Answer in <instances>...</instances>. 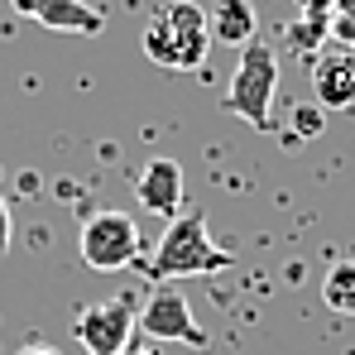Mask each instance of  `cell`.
Returning <instances> with one entry per match:
<instances>
[{"instance_id":"6da1fadb","label":"cell","mask_w":355,"mask_h":355,"mask_svg":"<svg viewBox=\"0 0 355 355\" xmlns=\"http://www.w3.org/2000/svg\"><path fill=\"white\" fill-rule=\"evenodd\" d=\"M139 44H144V58L168 72H197L211 53V15L197 0H168L149 15Z\"/></svg>"},{"instance_id":"7a4b0ae2","label":"cell","mask_w":355,"mask_h":355,"mask_svg":"<svg viewBox=\"0 0 355 355\" xmlns=\"http://www.w3.org/2000/svg\"><path fill=\"white\" fill-rule=\"evenodd\" d=\"M231 264H236V254L221 250V245L211 240L207 216H202V211H182V216H173V221L164 226V236H159V245H154L144 274H149L154 284H173V279H207V274H221V269H231Z\"/></svg>"},{"instance_id":"3957f363","label":"cell","mask_w":355,"mask_h":355,"mask_svg":"<svg viewBox=\"0 0 355 355\" xmlns=\"http://www.w3.org/2000/svg\"><path fill=\"white\" fill-rule=\"evenodd\" d=\"M274 92H279V53L254 39L240 49V62L226 87V111L254 130H274Z\"/></svg>"},{"instance_id":"277c9868","label":"cell","mask_w":355,"mask_h":355,"mask_svg":"<svg viewBox=\"0 0 355 355\" xmlns=\"http://www.w3.org/2000/svg\"><path fill=\"white\" fill-rule=\"evenodd\" d=\"M77 250H82V264H92L96 274L130 269L139 259V226L125 211H96V216L82 221Z\"/></svg>"},{"instance_id":"5b68a950","label":"cell","mask_w":355,"mask_h":355,"mask_svg":"<svg viewBox=\"0 0 355 355\" xmlns=\"http://www.w3.org/2000/svg\"><path fill=\"white\" fill-rule=\"evenodd\" d=\"M135 322H139L135 297H106V302H92L72 317V336L87 355H125L130 336H135Z\"/></svg>"},{"instance_id":"8992f818","label":"cell","mask_w":355,"mask_h":355,"mask_svg":"<svg viewBox=\"0 0 355 355\" xmlns=\"http://www.w3.org/2000/svg\"><path fill=\"white\" fill-rule=\"evenodd\" d=\"M135 327H139L144 336H154V341H178V346H192V351H207V346H211L207 331L197 327L187 297L178 293V288H164V284L139 302V322H135Z\"/></svg>"},{"instance_id":"52a82bcc","label":"cell","mask_w":355,"mask_h":355,"mask_svg":"<svg viewBox=\"0 0 355 355\" xmlns=\"http://www.w3.org/2000/svg\"><path fill=\"white\" fill-rule=\"evenodd\" d=\"M312 96L322 111H346L355 106V49H322L312 53Z\"/></svg>"},{"instance_id":"ba28073f","label":"cell","mask_w":355,"mask_h":355,"mask_svg":"<svg viewBox=\"0 0 355 355\" xmlns=\"http://www.w3.org/2000/svg\"><path fill=\"white\" fill-rule=\"evenodd\" d=\"M15 15L53 29V34H101L106 29V15L92 10L87 0H10Z\"/></svg>"},{"instance_id":"9c48e42d","label":"cell","mask_w":355,"mask_h":355,"mask_svg":"<svg viewBox=\"0 0 355 355\" xmlns=\"http://www.w3.org/2000/svg\"><path fill=\"white\" fill-rule=\"evenodd\" d=\"M135 197H139L144 211H154V216H164V221L182 216V168H178V159H168V154L149 159V164L139 168Z\"/></svg>"},{"instance_id":"30bf717a","label":"cell","mask_w":355,"mask_h":355,"mask_svg":"<svg viewBox=\"0 0 355 355\" xmlns=\"http://www.w3.org/2000/svg\"><path fill=\"white\" fill-rule=\"evenodd\" d=\"M211 44H226V49H245L259 39V15H254V0H211Z\"/></svg>"},{"instance_id":"8fae6325","label":"cell","mask_w":355,"mask_h":355,"mask_svg":"<svg viewBox=\"0 0 355 355\" xmlns=\"http://www.w3.org/2000/svg\"><path fill=\"white\" fill-rule=\"evenodd\" d=\"M322 302L341 317H355V259H336L322 279Z\"/></svg>"},{"instance_id":"7c38bea8","label":"cell","mask_w":355,"mask_h":355,"mask_svg":"<svg viewBox=\"0 0 355 355\" xmlns=\"http://www.w3.org/2000/svg\"><path fill=\"white\" fill-rule=\"evenodd\" d=\"M322 125H327L322 106H293V139H317Z\"/></svg>"},{"instance_id":"4fadbf2b","label":"cell","mask_w":355,"mask_h":355,"mask_svg":"<svg viewBox=\"0 0 355 355\" xmlns=\"http://www.w3.org/2000/svg\"><path fill=\"white\" fill-rule=\"evenodd\" d=\"M327 39H336L341 49H355V19H346V15H331V24H327Z\"/></svg>"},{"instance_id":"5bb4252c","label":"cell","mask_w":355,"mask_h":355,"mask_svg":"<svg viewBox=\"0 0 355 355\" xmlns=\"http://www.w3.org/2000/svg\"><path fill=\"white\" fill-rule=\"evenodd\" d=\"M10 240H15V226H10V207H5V197H0V254L10 250Z\"/></svg>"},{"instance_id":"9a60e30c","label":"cell","mask_w":355,"mask_h":355,"mask_svg":"<svg viewBox=\"0 0 355 355\" xmlns=\"http://www.w3.org/2000/svg\"><path fill=\"white\" fill-rule=\"evenodd\" d=\"M336 15H346V19H355V0H336Z\"/></svg>"},{"instance_id":"2e32d148","label":"cell","mask_w":355,"mask_h":355,"mask_svg":"<svg viewBox=\"0 0 355 355\" xmlns=\"http://www.w3.org/2000/svg\"><path fill=\"white\" fill-rule=\"evenodd\" d=\"M19 355H58V351H53V346H24Z\"/></svg>"},{"instance_id":"e0dca14e","label":"cell","mask_w":355,"mask_h":355,"mask_svg":"<svg viewBox=\"0 0 355 355\" xmlns=\"http://www.w3.org/2000/svg\"><path fill=\"white\" fill-rule=\"evenodd\" d=\"M125 355H154V351H149V346H130Z\"/></svg>"},{"instance_id":"ac0fdd59","label":"cell","mask_w":355,"mask_h":355,"mask_svg":"<svg viewBox=\"0 0 355 355\" xmlns=\"http://www.w3.org/2000/svg\"><path fill=\"white\" fill-rule=\"evenodd\" d=\"M135 5H144V0H135Z\"/></svg>"}]
</instances>
